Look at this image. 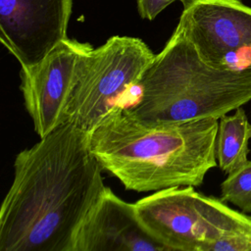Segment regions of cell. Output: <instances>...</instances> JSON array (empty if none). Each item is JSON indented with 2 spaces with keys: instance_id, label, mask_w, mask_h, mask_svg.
Here are the masks:
<instances>
[{
  "instance_id": "6da1fadb",
  "label": "cell",
  "mask_w": 251,
  "mask_h": 251,
  "mask_svg": "<svg viewBox=\"0 0 251 251\" xmlns=\"http://www.w3.org/2000/svg\"><path fill=\"white\" fill-rule=\"evenodd\" d=\"M88 133L66 122L18 153L0 209V251H72L105 190Z\"/></svg>"
},
{
  "instance_id": "7a4b0ae2",
  "label": "cell",
  "mask_w": 251,
  "mask_h": 251,
  "mask_svg": "<svg viewBox=\"0 0 251 251\" xmlns=\"http://www.w3.org/2000/svg\"><path fill=\"white\" fill-rule=\"evenodd\" d=\"M218 128L215 118L144 124L118 104L88 133V143L103 170L127 190L195 187L218 166Z\"/></svg>"
},
{
  "instance_id": "3957f363",
  "label": "cell",
  "mask_w": 251,
  "mask_h": 251,
  "mask_svg": "<svg viewBox=\"0 0 251 251\" xmlns=\"http://www.w3.org/2000/svg\"><path fill=\"white\" fill-rule=\"evenodd\" d=\"M136 87L139 97L127 111L141 123L220 120L251 100V71L207 64L178 23Z\"/></svg>"
},
{
  "instance_id": "277c9868",
  "label": "cell",
  "mask_w": 251,
  "mask_h": 251,
  "mask_svg": "<svg viewBox=\"0 0 251 251\" xmlns=\"http://www.w3.org/2000/svg\"><path fill=\"white\" fill-rule=\"evenodd\" d=\"M134 204L142 225L169 251H208L216 241L251 232V216L194 186L155 191Z\"/></svg>"
},
{
  "instance_id": "5b68a950",
  "label": "cell",
  "mask_w": 251,
  "mask_h": 251,
  "mask_svg": "<svg viewBox=\"0 0 251 251\" xmlns=\"http://www.w3.org/2000/svg\"><path fill=\"white\" fill-rule=\"evenodd\" d=\"M155 54L137 37L114 35L82 56L66 109V122L89 133L136 87ZM65 122V123H66Z\"/></svg>"
},
{
  "instance_id": "8992f818",
  "label": "cell",
  "mask_w": 251,
  "mask_h": 251,
  "mask_svg": "<svg viewBox=\"0 0 251 251\" xmlns=\"http://www.w3.org/2000/svg\"><path fill=\"white\" fill-rule=\"evenodd\" d=\"M178 23L207 64L251 71V8L240 0H188Z\"/></svg>"
},
{
  "instance_id": "52a82bcc",
  "label": "cell",
  "mask_w": 251,
  "mask_h": 251,
  "mask_svg": "<svg viewBox=\"0 0 251 251\" xmlns=\"http://www.w3.org/2000/svg\"><path fill=\"white\" fill-rule=\"evenodd\" d=\"M92 46L67 37L42 60L21 66V91L40 138L66 122V109L83 54Z\"/></svg>"
},
{
  "instance_id": "ba28073f",
  "label": "cell",
  "mask_w": 251,
  "mask_h": 251,
  "mask_svg": "<svg viewBox=\"0 0 251 251\" xmlns=\"http://www.w3.org/2000/svg\"><path fill=\"white\" fill-rule=\"evenodd\" d=\"M73 0H0V39L21 66L42 60L66 39Z\"/></svg>"
},
{
  "instance_id": "9c48e42d",
  "label": "cell",
  "mask_w": 251,
  "mask_h": 251,
  "mask_svg": "<svg viewBox=\"0 0 251 251\" xmlns=\"http://www.w3.org/2000/svg\"><path fill=\"white\" fill-rule=\"evenodd\" d=\"M72 251H169L140 222L135 204L117 196L110 187L80 225Z\"/></svg>"
},
{
  "instance_id": "30bf717a",
  "label": "cell",
  "mask_w": 251,
  "mask_h": 251,
  "mask_svg": "<svg viewBox=\"0 0 251 251\" xmlns=\"http://www.w3.org/2000/svg\"><path fill=\"white\" fill-rule=\"evenodd\" d=\"M251 123L244 109L238 107L232 115L220 118L216 156L218 166L226 175L248 160Z\"/></svg>"
},
{
  "instance_id": "8fae6325",
  "label": "cell",
  "mask_w": 251,
  "mask_h": 251,
  "mask_svg": "<svg viewBox=\"0 0 251 251\" xmlns=\"http://www.w3.org/2000/svg\"><path fill=\"white\" fill-rule=\"evenodd\" d=\"M221 199L251 214V160L227 174L221 184Z\"/></svg>"
},
{
  "instance_id": "7c38bea8",
  "label": "cell",
  "mask_w": 251,
  "mask_h": 251,
  "mask_svg": "<svg viewBox=\"0 0 251 251\" xmlns=\"http://www.w3.org/2000/svg\"><path fill=\"white\" fill-rule=\"evenodd\" d=\"M176 1L184 4L188 0H136V3L139 16L142 19L153 21L165 8Z\"/></svg>"
}]
</instances>
